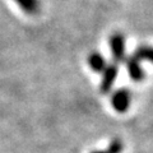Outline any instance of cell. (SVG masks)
I'll return each instance as SVG.
<instances>
[{"mask_svg":"<svg viewBox=\"0 0 153 153\" xmlns=\"http://www.w3.org/2000/svg\"><path fill=\"white\" fill-rule=\"evenodd\" d=\"M110 49L114 59L121 61L125 57V37L121 33H115L110 37Z\"/></svg>","mask_w":153,"mask_h":153,"instance_id":"1","label":"cell"},{"mask_svg":"<svg viewBox=\"0 0 153 153\" xmlns=\"http://www.w3.org/2000/svg\"><path fill=\"white\" fill-rule=\"evenodd\" d=\"M111 103L117 112H125L129 108V106H130V93H129V91L128 89L116 91L111 97Z\"/></svg>","mask_w":153,"mask_h":153,"instance_id":"2","label":"cell"},{"mask_svg":"<svg viewBox=\"0 0 153 153\" xmlns=\"http://www.w3.org/2000/svg\"><path fill=\"white\" fill-rule=\"evenodd\" d=\"M117 76V66L112 64V65H108L105 68V70L102 71V80H101V92L102 93H107L111 91L114 82Z\"/></svg>","mask_w":153,"mask_h":153,"instance_id":"3","label":"cell"},{"mask_svg":"<svg viewBox=\"0 0 153 153\" xmlns=\"http://www.w3.org/2000/svg\"><path fill=\"white\" fill-rule=\"evenodd\" d=\"M126 66H128V71H129V75L131 76L134 80H142L144 78V71H143L142 66L139 64V60H137L135 57H130L126 61Z\"/></svg>","mask_w":153,"mask_h":153,"instance_id":"4","label":"cell"},{"mask_svg":"<svg viewBox=\"0 0 153 153\" xmlns=\"http://www.w3.org/2000/svg\"><path fill=\"white\" fill-rule=\"evenodd\" d=\"M88 64L94 71L97 73H102L106 68V61H105V57L98 54V52H93L88 56Z\"/></svg>","mask_w":153,"mask_h":153,"instance_id":"5","label":"cell"},{"mask_svg":"<svg viewBox=\"0 0 153 153\" xmlns=\"http://www.w3.org/2000/svg\"><path fill=\"white\" fill-rule=\"evenodd\" d=\"M27 14H37L40 9L38 0H14Z\"/></svg>","mask_w":153,"mask_h":153,"instance_id":"6","label":"cell"},{"mask_svg":"<svg viewBox=\"0 0 153 153\" xmlns=\"http://www.w3.org/2000/svg\"><path fill=\"white\" fill-rule=\"evenodd\" d=\"M134 57L137 60H147L149 63H153V47L152 46H140L138 47Z\"/></svg>","mask_w":153,"mask_h":153,"instance_id":"7","label":"cell"},{"mask_svg":"<svg viewBox=\"0 0 153 153\" xmlns=\"http://www.w3.org/2000/svg\"><path fill=\"white\" fill-rule=\"evenodd\" d=\"M123 151H124V144H123V142L119 139H114L108 144L107 149H106L107 153H121Z\"/></svg>","mask_w":153,"mask_h":153,"instance_id":"8","label":"cell"},{"mask_svg":"<svg viewBox=\"0 0 153 153\" xmlns=\"http://www.w3.org/2000/svg\"><path fill=\"white\" fill-rule=\"evenodd\" d=\"M92 153H107L106 151H94V152H92Z\"/></svg>","mask_w":153,"mask_h":153,"instance_id":"9","label":"cell"}]
</instances>
